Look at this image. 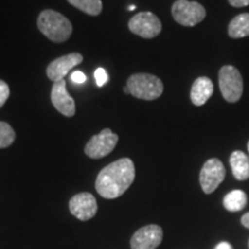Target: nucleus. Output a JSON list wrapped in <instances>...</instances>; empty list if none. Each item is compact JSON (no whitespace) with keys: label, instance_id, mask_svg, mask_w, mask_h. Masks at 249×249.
Returning a JSON list of instances; mask_svg holds the SVG:
<instances>
[{"label":"nucleus","instance_id":"nucleus-9","mask_svg":"<svg viewBox=\"0 0 249 249\" xmlns=\"http://www.w3.org/2000/svg\"><path fill=\"white\" fill-rule=\"evenodd\" d=\"M163 241V230L158 225H147L134 233L130 239L132 249H156Z\"/></svg>","mask_w":249,"mask_h":249},{"label":"nucleus","instance_id":"nucleus-16","mask_svg":"<svg viewBox=\"0 0 249 249\" xmlns=\"http://www.w3.org/2000/svg\"><path fill=\"white\" fill-rule=\"evenodd\" d=\"M247 201L248 198L246 193L244 191H240V189H235V191L227 193L225 197H224L223 204L227 211L236 213V211L245 209L246 205H247Z\"/></svg>","mask_w":249,"mask_h":249},{"label":"nucleus","instance_id":"nucleus-25","mask_svg":"<svg viewBox=\"0 0 249 249\" xmlns=\"http://www.w3.org/2000/svg\"><path fill=\"white\" fill-rule=\"evenodd\" d=\"M136 8V6H134V5H130L129 7H128V11H134V9Z\"/></svg>","mask_w":249,"mask_h":249},{"label":"nucleus","instance_id":"nucleus-1","mask_svg":"<svg viewBox=\"0 0 249 249\" xmlns=\"http://www.w3.org/2000/svg\"><path fill=\"white\" fill-rule=\"evenodd\" d=\"M135 179V166L129 158H121L105 166L96 179V191L104 198L113 200L126 193Z\"/></svg>","mask_w":249,"mask_h":249},{"label":"nucleus","instance_id":"nucleus-27","mask_svg":"<svg viewBox=\"0 0 249 249\" xmlns=\"http://www.w3.org/2000/svg\"><path fill=\"white\" fill-rule=\"evenodd\" d=\"M247 148H248V154H249V141H248V144H247Z\"/></svg>","mask_w":249,"mask_h":249},{"label":"nucleus","instance_id":"nucleus-13","mask_svg":"<svg viewBox=\"0 0 249 249\" xmlns=\"http://www.w3.org/2000/svg\"><path fill=\"white\" fill-rule=\"evenodd\" d=\"M213 93V83L209 77L201 76L196 79L191 89V101L195 107H202L209 101Z\"/></svg>","mask_w":249,"mask_h":249},{"label":"nucleus","instance_id":"nucleus-23","mask_svg":"<svg viewBox=\"0 0 249 249\" xmlns=\"http://www.w3.org/2000/svg\"><path fill=\"white\" fill-rule=\"evenodd\" d=\"M214 249H233V248H232V246L229 244V242L223 241V242H220V244H218Z\"/></svg>","mask_w":249,"mask_h":249},{"label":"nucleus","instance_id":"nucleus-11","mask_svg":"<svg viewBox=\"0 0 249 249\" xmlns=\"http://www.w3.org/2000/svg\"><path fill=\"white\" fill-rule=\"evenodd\" d=\"M83 61V57L80 53H71L62 55V57L54 59L53 61L50 62V65L46 68V75L51 81L64 80V77L67 75L68 71L73 70L74 67L80 65Z\"/></svg>","mask_w":249,"mask_h":249},{"label":"nucleus","instance_id":"nucleus-28","mask_svg":"<svg viewBox=\"0 0 249 249\" xmlns=\"http://www.w3.org/2000/svg\"><path fill=\"white\" fill-rule=\"evenodd\" d=\"M248 246H249V242H248Z\"/></svg>","mask_w":249,"mask_h":249},{"label":"nucleus","instance_id":"nucleus-20","mask_svg":"<svg viewBox=\"0 0 249 249\" xmlns=\"http://www.w3.org/2000/svg\"><path fill=\"white\" fill-rule=\"evenodd\" d=\"M9 97V87L5 81L0 80V108L5 105Z\"/></svg>","mask_w":249,"mask_h":249},{"label":"nucleus","instance_id":"nucleus-10","mask_svg":"<svg viewBox=\"0 0 249 249\" xmlns=\"http://www.w3.org/2000/svg\"><path fill=\"white\" fill-rule=\"evenodd\" d=\"M97 209L95 196L90 193H80V194L74 195L70 201L71 214L83 222L91 219L97 213Z\"/></svg>","mask_w":249,"mask_h":249},{"label":"nucleus","instance_id":"nucleus-17","mask_svg":"<svg viewBox=\"0 0 249 249\" xmlns=\"http://www.w3.org/2000/svg\"><path fill=\"white\" fill-rule=\"evenodd\" d=\"M71 5H73L74 7H76L80 11H82L83 13L92 15L101 14L103 9V4L101 0H67Z\"/></svg>","mask_w":249,"mask_h":249},{"label":"nucleus","instance_id":"nucleus-21","mask_svg":"<svg viewBox=\"0 0 249 249\" xmlns=\"http://www.w3.org/2000/svg\"><path fill=\"white\" fill-rule=\"evenodd\" d=\"M71 79L74 83H76V85H82V83L86 82L87 77H86L85 73H82V71H76L71 74Z\"/></svg>","mask_w":249,"mask_h":249},{"label":"nucleus","instance_id":"nucleus-24","mask_svg":"<svg viewBox=\"0 0 249 249\" xmlns=\"http://www.w3.org/2000/svg\"><path fill=\"white\" fill-rule=\"evenodd\" d=\"M241 223H242V225H244L245 227H247V229H249V213H245L244 216L241 217Z\"/></svg>","mask_w":249,"mask_h":249},{"label":"nucleus","instance_id":"nucleus-7","mask_svg":"<svg viewBox=\"0 0 249 249\" xmlns=\"http://www.w3.org/2000/svg\"><path fill=\"white\" fill-rule=\"evenodd\" d=\"M129 30L142 38H154L161 31L160 20L150 12H141L129 20Z\"/></svg>","mask_w":249,"mask_h":249},{"label":"nucleus","instance_id":"nucleus-14","mask_svg":"<svg viewBox=\"0 0 249 249\" xmlns=\"http://www.w3.org/2000/svg\"><path fill=\"white\" fill-rule=\"evenodd\" d=\"M230 165L233 176L239 181H245L249 178V158L240 150L233 151L230 157Z\"/></svg>","mask_w":249,"mask_h":249},{"label":"nucleus","instance_id":"nucleus-19","mask_svg":"<svg viewBox=\"0 0 249 249\" xmlns=\"http://www.w3.org/2000/svg\"><path fill=\"white\" fill-rule=\"evenodd\" d=\"M95 80H96V85L98 87H103L105 86V83L108 81V75L107 73V71L104 68L99 67L95 71Z\"/></svg>","mask_w":249,"mask_h":249},{"label":"nucleus","instance_id":"nucleus-12","mask_svg":"<svg viewBox=\"0 0 249 249\" xmlns=\"http://www.w3.org/2000/svg\"><path fill=\"white\" fill-rule=\"evenodd\" d=\"M51 102L53 107L65 117H73L75 114V102L66 89V81L54 82L51 90Z\"/></svg>","mask_w":249,"mask_h":249},{"label":"nucleus","instance_id":"nucleus-26","mask_svg":"<svg viewBox=\"0 0 249 249\" xmlns=\"http://www.w3.org/2000/svg\"><path fill=\"white\" fill-rule=\"evenodd\" d=\"M124 93H128V95H129V89L127 88V86L124 88Z\"/></svg>","mask_w":249,"mask_h":249},{"label":"nucleus","instance_id":"nucleus-6","mask_svg":"<svg viewBox=\"0 0 249 249\" xmlns=\"http://www.w3.org/2000/svg\"><path fill=\"white\" fill-rule=\"evenodd\" d=\"M117 134H114L110 128L103 129L97 135H93L86 144L85 152L88 157L92 160H99L105 157L116 148L118 143Z\"/></svg>","mask_w":249,"mask_h":249},{"label":"nucleus","instance_id":"nucleus-2","mask_svg":"<svg viewBox=\"0 0 249 249\" xmlns=\"http://www.w3.org/2000/svg\"><path fill=\"white\" fill-rule=\"evenodd\" d=\"M37 26L43 35L54 43L66 42L73 31L71 21L52 9H45L39 14Z\"/></svg>","mask_w":249,"mask_h":249},{"label":"nucleus","instance_id":"nucleus-8","mask_svg":"<svg viewBox=\"0 0 249 249\" xmlns=\"http://www.w3.org/2000/svg\"><path fill=\"white\" fill-rule=\"evenodd\" d=\"M226 170L222 161L217 158L207 160L200 172V183L205 194H211L225 179Z\"/></svg>","mask_w":249,"mask_h":249},{"label":"nucleus","instance_id":"nucleus-22","mask_svg":"<svg viewBox=\"0 0 249 249\" xmlns=\"http://www.w3.org/2000/svg\"><path fill=\"white\" fill-rule=\"evenodd\" d=\"M229 2L233 7H245L249 5V0H229Z\"/></svg>","mask_w":249,"mask_h":249},{"label":"nucleus","instance_id":"nucleus-5","mask_svg":"<svg viewBox=\"0 0 249 249\" xmlns=\"http://www.w3.org/2000/svg\"><path fill=\"white\" fill-rule=\"evenodd\" d=\"M173 18L183 27H194L204 20L207 12L201 4L188 0H177L172 6Z\"/></svg>","mask_w":249,"mask_h":249},{"label":"nucleus","instance_id":"nucleus-15","mask_svg":"<svg viewBox=\"0 0 249 249\" xmlns=\"http://www.w3.org/2000/svg\"><path fill=\"white\" fill-rule=\"evenodd\" d=\"M229 36L231 38L249 36V13H242L233 18L229 24Z\"/></svg>","mask_w":249,"mask_h":249},{"label":"nucleus","instance_id":"nucleus-3","mask_svg":"<svg viewBox=\"0 0 249 249\" xmlns=\"http://www.w3.org/2000/svg\"><path fill=\"white\" fill-rule=\"evenodd\" d=\"M129 95L144 101H155L164 91V85L160 77L148 73L133 74L127 81Z\"/></svg>","mask_w":249,"mask_h":249},{"label":"nucleus","instance_id":"nucleus-18","mask_svg":"<svg viewBox=\"0 0 249 249\" xmlns=\"http://www.w3.org/2000/svg\"><path fill=\"white\" fill-rule=\"evenodd\" d=\"M15 141V132L12 126L4 121H0V149H4L13 144Z\"/></svg>","mask_w":249,"mask_h":249},{"label":"nucleus","instance_id":"nucleus-4","mask_svg":"<svg viewBox=\"0 0 249 249\" xmlns=\"http://www.w3.org/2000/svg\"><path fill=\"white\" fill-rule=\"evenodd\" d=\"M218 80L220 92L226 102L235 103L240 101L244 92V81L240 71L231 65H226L220 68Z\"/></svg>","mask_w":249,"mask_h":249}]
</instances>
